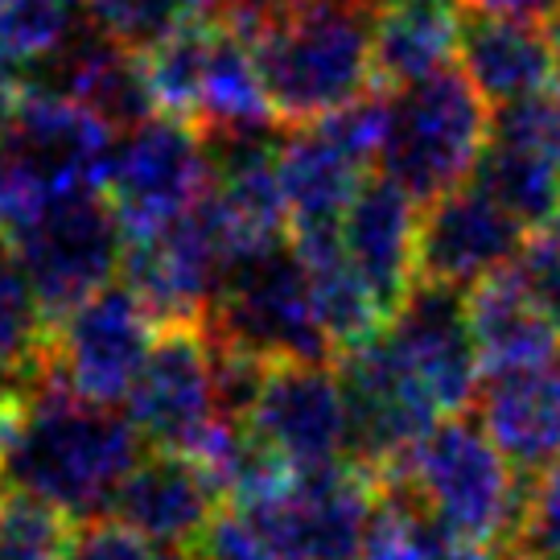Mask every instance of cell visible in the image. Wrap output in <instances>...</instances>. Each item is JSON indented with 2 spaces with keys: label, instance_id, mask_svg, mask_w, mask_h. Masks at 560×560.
<instances>
[{
  "label": "cell",
  "instance_id": "obj_3",
  "mask_svg": "<svg viewBox=\"0 0 560 560\" xmlns=\"http://www.w3.org/2000/svg\"><path fill=\"white\" fill-rule=\"evenodd\" d=\"M400 474L420 503L462 548L487 540H524L536 478L515 474L478 417H445L408 454Z\"/></svg>",
  "mask_w": 560,
  "mask_h": 560
},
{
  "label": "cell",
  "instance_id": "obj_19",
  "mask_svg": "<svg viewBox=\"0 0 560 560\" xmlns=\"http://www.w3.org/2000/svg\"><path fill=\"white\" fill-rule=\"evenodd\" d=\"M474 417L515 474L540 478L560 457V359L487 375Z\"/></svg>",
  "mask_w": 560,
  "mask_h": 560
},
{
  "label": "cell",
  "instance_id": "obj_26",
  "mask_svg": "<svg viewBox=\"0 0 560 560\" xmlns=\"http://www.w3.org/2000/svg\"><path fill=\"white\" fill-rule=\"evenodd\" d=\"M83 4L95 30H104L124 50L149 54L177 30L210 21L223 0H83Z\"/></svg>",
  "mask_w": 560,
  "mask_h": 560
},
{
  "label": "cell",
  "instance_id": "obj_12",
  "mask_svg": "<svg viewBox=\"0 0 560 560\" xmlns=\"http://www.w3.org/2000/svg\"><path fill=\"white\" fill-rule=\"evenodd\" d=\"M128 420L137 424L149 450L186 457H198L210 433L223 424L202 322L161 326L153 354L128 396Z\"/></svg>",
  "mask_w": 560,
  "mask_h": 560
},
{
  "label": "cell",
  "instance_id": "obj_17",
  "mask_svg": "<svg viewBox=\"0 0 560 560\" xmlns=\"http://www.w3.org/2000/svg\"><path fill=\"white\" fill-rule=\"evenodd\" d=\"M338 235H342V252H347L350 268L363 277L380 314L392 326V317L408 305V298L420 284V202L412 194H404L396 182H387L384 174H375L350 202Z\"/></svg>",
  "mask_w": 560,
  "mask_h": 560
},
{
  "label": "cell",
  "instance_id": "obj_31",
  "mask_svg": "<svg viewBox=\"0 0 560 560\" xmlns=\"http://www.w3.org/2000/svg\"><path fill=\"white\" fill-rule=\"evenodd\" d=\"M21 214V198H18V182H13V170H9V153H4V137H0V235L13 228V219Z\"/></svg>",
  "mask_w": 560,
  "mask_h": 560
},
{
  "label": "cell",
  "instance_id": "obj_25",
  "mask_svg": "<svg viewBox=\"0 0 560 560\" xmlns=\"http://www.w3.org/2000/svg\"><path fill=\"white\" fill-rule=\"evenodd\" d=\"M214 34H219V21L210 18L177 30L174 37L158 42L149 54H140L144 58V79H149V91H153V104H158L161 116L198 124Z\"/></svg>",
  "mask_w": 560,
  "mask_h": 560
},
{
  "label": "cell",
  "instance_id": "obj_23",
  "mask_svg": "<svg viewBox=\"0 0 560 560\" xmlns=\"http://www.w3.org/2000/svg\"><path fill=\"white\" fill-rule=\"evenodd\" d=\"M54 322L0 240V387L34 392L50 380Z\"/></svg>",
  "mask_w": 560,
  "mask_h": 560
},
{
  "label": "cell",
  "instance_id": "obj_20",
  "mask_svg": "<svg viewBox=\"0 0 560 560\" xmlns=\"http://www.w3.org/2000/svg\"><path fill=\"white\" fill-rule=\"evenodd\" d=\"M457 58L474 91L494 107L552 91L557 83V42L548 25L462 9Z\"/></svg>",
  "mask_w": 560,
  "mask_h": 560
},
{
  "label": "cell",
  "instance_id": "obj_18",
  "mask_svg": "<svg viewBox=\"0 0 560 560\" xmlns=\"http://www.w3.org/2000/svg\"><path fill=\"white\" fill-rule=\"evenodd\" d=\"M223 508H228L223 490L214 487V478L194 457L144 450L137 470L116 490L107 515H116L120 524L161 548H198Z\"/></svg>",
  "mask_w": 560,
  "mask_h": 560
},
{
  "label": "cell",
  "instance_id": "obj_7",
  "mask_svg": "<svg viewBox=\"0 0 560 560\" xmlns=\"http://www.w3.org/2000/svg\"><path fill=\"white\" fill-rule=\"evenodd\" d=\"M0 137L18 182L21 210L62 194L107 190V174L120 144L116 132L104 120H95L88 107L30 88L18 95Z\"/></svg>",
  "mask_w": 560,
  "mask_h": 560
},
{
  "label": "cell",
  "instance_id": "obj_8",
  "mask_svg": "<svg viewBox=\"0 0 560 560\" xmlns=\"http://www.w3.org/2000/svg\"><path fill=\"white\" fill-rule=\"evenodd\" d=\"M210 190L207 140L177 116H153L124 132L107 174V202L116 210L124 240L158 235L194 210Z\"/></svg>",
  "mask_w": 560,
  "mask_h": 560
},
{
  "label": "cell",
  "instance_id": "obj_9",
  "mask_svg": "<svg viewBox=\"0 0 560 560\" xmlns=\"http://www.w3.org/2000/svg\"><path fill=\"white\" fill-rule=\"evenodd\" d=\"M158 322L128 284H107L54 322L50 380L88 404H128L158 342Z\"/></svg>",
  "mask_w": 560,
  "mask_h": 560
},
{
  "label": "cell",
  "instance_id": "obj_11",
  "mask_svg": "<svg viewBox=\"0 0 560 560\" xmlns=\"http://www.w3.org/2000/svg\"><path fill=\"white\" fill-rule=\"evenodd\" d=\"M338 380L350 420V462L368 466L375 478L400 470L408 454L441 424V408L396 359L384 334L342 354Z\"/></svg>",
  "mask_w": 560,
  "mask_h": 560
},
{
  "label": "cell",
  "instance_id": "obj_6",
  "mask_svg": "<svg viewBox=\"0 0 560 560\" xmlns=\"http://www.w3.org/2000/svg\"><path fill=\"white\" fill-rule=\"evenodd\" d=\"M0 240L34 284L50 322H62L100 289L116 284L128 244L104 190L34 202Z\"/></svg>",
  "mask_w": 560,
  "mask_h": 560
},
{
  "label": "cell",
  "instance_id": "obj_29",
  "mask_svg": "<svg viewBox=\"0 0 560 560\" xmlns=\"http://www.w3.org/2000/svg\"><path fill=\"white\" fill-rule=\"evenodd\" d=\"M524 540L540 560H560V457L536 478Z\"/></svg>",
  "mask_w": 560,
  "mask_h": 560
},
{
  "label": "cell",
  "instance_id": "obj_32",
  "mask_svg": "<svg viewBox=\"0 0 560 560\" xmlns=\"http://www.w3.org/2000/svg\"><path fill=\"white\" fill-rule=\"evenodd\" d=\"M552 42H557V88H560V21L552 25Z\"/></svg>",
  "mask_w": 560,
  "mask_h": 560
},
{
  "label": "cell",
  "instance_id": "obj_10",
  "mask_svg": "<svg viewBox=\"0 0 560 560\" xmlns=\"http://www.w3.org/2000/svg\"><path fill=\"white\" fill-rule=\"evenodd\" d=\"M231 264V240L219 210L207 198L158 235L124 244L120 284L153 314L158 326L207 322Z\"/></svg>",
  "mask_w": 560,
  "mask_h": 560
},
{
  "label": "cell",
  "instance_id": "obj_27",
  "mask_svg": "<svg viewBox=\"0 0 560 560\" xmlns=\"http://www.w3.org/2000/svg\"><path fill=\"white\" fill-rule=\"evenodd\" d=\"M74 515L30 490L0 487V560H67Z\"/></svg>",
  "mask_w": 560,
  "mask_h": 560
},
{
  "label": "cell",
  "instance_id": "obj_33",
  "mask_svg": "<svg viewBox=\"0 0 560 560\" xmlns=\"http://www.w3.org/2000/svg\"><path fill=\"white\" fill-rule=\"evenodd\" d=\"M552 231H557V235H560V210H557V223H552Z\"/></svg>",
  "mask_w": 560,
  "mask_h": 560
},
{
  "label": "cell",
  "instance_id": "obj_1",
  "mask_svg": "<svg viewBox=\"0 0 560 560\" xmlns=\"http://www.w3.org/2000/svg\"><path fill=\"white\" fill-rule=\"evenodd\" d=\"M387 0H223L214 21L240 34L284 128L326 120L371 91Z\"/></svg>",
  "mask_w": 560,
  "mask_h": 560
},
{
  "label": "cell",
  "instance_id": "obj_4",
  "mask_svg": "<svg viewBox=\"0 0 560 560\" xmlns=\"http://www.w3.org/2000/svg\"><path fill=\"white\" fill-rule=\"evenodd\" d=\"M207 338L247 350L260 363H317L338 368V347L322 326L314 284L293 240H272L228 264L223 289L207 314Z\"/></svg>",
  "mask_w": 560,
  "mask_h": 560
},
{
  "label": "cell",
  "instance_id": "obj_16",
  "mask_svg": "<svg viewBox=\"0 0 560 560\" xmlns=\"http://www.w3.org/2000/svg\"><path fill=\"white\" fill-rule=\"evenodd\" d=\"M384 338L396 350V359L420 380V387L433 396L441 417L474 408L482 387V359L466 314V293L417 284V293L392 317Z\"/></svg>",
  "mask_w": 560,
  "mask_h": 560
},
{
  "label": "cell",
  "instance_id": "obj_30",
  "mask_svg": "<svg viewBox=\"0 0 560 560\" xmlns=\"http://www.w3.org/2000/svg\"><path fill=\"white\" fill-rule=\"evenodd\" d=\"M457 560H540V557L527 548V540H487L462 548Z\"/></svg>",
  "mask_w": 560,
  "mask_h": 560
},
{
  "label": "cell",
  "instance_id": "obj_13",
  "mask_svg": "<svg viewBox=\"0 0 560 560\" xmlns=\"http://www.w3.org/2000/svg\"><path fill=\"white\" fill-rule=\"evenodd\" d=\"M474 186L527 231L557 223L560 210V88L490 112V132Z\"/></svg>",
  "mask_w": 560,
  "mask_h": 560
},
{
  "label": "cell",
  "instance_id": "obj_15",
  "mask_svg": "<svg viewBox=\"0 0 560 560\" xmlns=\"http://www.w3.org/2000/svg\"><path fill=\"white\" fill-rule=\"evenodd\" d=\"M532 231L499 207L474 182L441 194L438 202L420 207L417 277L420 284H441L470 293L478 280L494 277L524 252Z\"/></svg>",
  "mask_w": 560,
  "mask_h": 560
},
{
  "label": "cell",
  "instance_id": "obj_24",
  "mask_svg": "<svg viewBox=\"0 0 560 560\" xmlns=\"http://www.w3.org/2000/svg\"><path fill=\"white\" fill-rule=\"evenodd\" d=\"M280 124L272 116L260 70L252 62V50L240 34H231L219 21V34L210 46L207 83H202V107H198V132H244V128H268ZM284 128V124H280Z\"/></svg>",
  "mask_w": 560,
  "mask_h": 560
},
{
  "label": "cell",
  "instance_id": "obj_28",
  "mask_svg": "<svg viewBox=\"0 0 560 560\" xmlns=\"http://www.w3.org/2000/svg\"><path fill=\"white\" fill-rule=\"evenodd\" d=\"M67 560H161V544L144 540L116 515H91L74 524Z\"/></svg>",
  "mask_w": 560,
  "mask_h": 560
},
{
  "label": "cell",
  "instance_id": "obj_14",
  "mask_svg": "<svg viewBox=\"0 0 560 560\" xmlns=\"http://www.w3.org/2000/svg\"><path fill=\"white\" fill-rule=\"evenodd\" d=\"M244 424L293 474L330 470L338 462H350V420L338 368H317V363L268 368L260 400Z\"/></svg>",
  "mask_w": 560,
  "mask_h": 560
},
{
  "label": "cell",
  "instance_id": "obj_21",
  "mask_svg": "<svg viewBox=\"0 0 560 560\" xmlns=\"http://www.w3.org/2000/svg\"><path fill=\"white\" fill-rule=\"evenodd\" d=\"M466 314H470V330L482 359V380L560 359L557 326L527 293V284L515 272V260L474 284L466 293Z\"/></svg>",
  "mask_w": 560,
  "mask_h": 560
},
{
  "label": "cell",
  "instance_id": "obj_2",
  "mask_svg": "<svg viewBox=\"0 0 560 560\" xmlns=\"http://www.w3.org/2000/svg\"><path fill=\"white\" fill-rule=\"evenodd\" d=\"M140 457L144 438L128 412L79 400L62 384L46 380L34 387L0 470L4 487L30 490L74 520H91L107 515Z\"/></svg>",
  "mask_w": 560,
  "mask_h": 560
},
{
  "label": "cell",
  "instance_id": "obj_5",
  "mask_svg": "<svg viewBox=\"0 0 560 560\" xmlns=\"http://www.w3.org/2000/svg\"><path fill=\"white\" fill-rule=\"evenodd\" d=\"M490 132L487 100L466 70L445 67L408 88L387 91L380 174L412 194L420 207L474 182Z\"/></svg>",
  "mask_w": 560,
  "mask_h": 560
},
{
  "label": "cell",
  "instance_id": "obj_22",
  "mask_svg": "<svg viewBox=\"0 0 560 560\" xmlns=\"http://www.w3.org/2000/svg\"><path fill=\"white\" fill-rule=\"evenodd\" d=\"M462 34V0H387L375 30L371 88L396 91L450 67Z\"/></svg>",
  "mask_w": 560,
  "mask_h": 560
}]
</instances>
